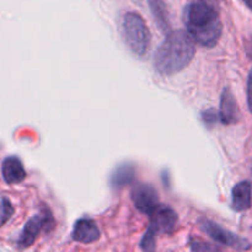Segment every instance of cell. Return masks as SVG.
Here are the masks:
<instances>
[{
	"instance_id": "ffe728a7",
	"label": "cell",
	"mask_w": 252,
	"mask_h": 252,
	"mask_svg": "<svg viewBox=\"0 0 252 252\" xmlns=\"http://www.w3.org/2000/svg\"><path fill=\"white\" fill-rule=\"evenodd\" d=\"M248 49H249V53H250L251 56H252V37H251V39H250V43H249Z\"/></svg>"
},
{
	"instance_id": "e0dca14e",
	"label": "cell",
	"mask_w": 252,
	"mask_h": 252,
	"mask_svg": "<svg viewBox=\"0 0 252 252\" xmlns=\"http://www.w3.org/2000/svg\"><path fill=\"white\" fill-rule=\"evenodd\" d=\"M202 118H203L204 123H207L208 126H213L220 120V115L216 110L211 108V110H207L202 113Z\"/></svg>"
},
{
	"instance_id": "52a82bcc",
	"label": "cell",
	"mask_w": 252,
	"mask_h": 252,
	"mask_svg": "<svg viewBox=\"0 0 252 252\" xmlns=\"http://www.w3.org/2000/svg\"><path fill=\"white\" fill-rule=\"evenodd\" d=\"M133 204L135 208L140 212L150 216L155 209L159 207V197H158V192L154 187L149 186V185H137L133 187L132 193Z\"/></svg>"
},
{
	"instance_id": "277c9868",
	"label": "cell",
	"mask_w": 252,
	"mask_h": 252,
	"mask_svg": "<svg viewBox=\"0 0 252 252\" xmlns=\"http://www.w3.org/2000/svg\"><path fill=\"white\" fill-rule=\"evenodd\" d=\"M199 226H201V229L204 233L208 234L213 240L221 244V245L229 246V248L234 249L236 251H246L250 249L251 245L246 239L240 238L236 234L221 228L219 224L214 223V221L209 220V219H201L199 220Z\"/></svg>"
},
{
	"instance_id": "5bb4252c",
	"label": "cell",
	"mask_w": 252,
	"mask_h": 252,
	"mask_svg": "<svg viewBox=\"0 0 252 252\" xmlns=\"http://www.w3.org/2000/svg\"><path fill=\"white\" fill-rule=\"evenodd\" d=\"M155 234L153 231L147 230V233L143 236L140 241V249L143 252H155L157 250V241H155Z\"/></svg>"
},
{
	"instance_id": "6da1fadb",
	"label": "cell",
	"mask_w": 252,
	"mask_h": 252,
	"mask_svg": "<svg viewBox=\"0 0 252 252\" xmlns=\"http://www.w3.org/2000/svg\"><path fill=\"white\" fill-rule=\"evenodd\" d=\"M186 32L193 42L211 48L218 43L223 31L216 0H193L185 9Z\"/></svg>"
},
{
	"instance_id": "5b68a950",
	"label": "cell",
	"mask_w": 252,
	"mask_h": 252,
	"mask_svg": "<svg viewBox=\"0 0 252 252\" xmlns=\"http://www.w3.org/2000/svg\"><path fill=\"white\" fill-rule=\"evenodd\" d=\"M54 226L53 218H52L51 213L47 212L46 214H41V216L32 217L25 225L24 230H22L21 235H20L19 241H17V246L19 249L24 250V249L30 248L33 245L36 239L38 238L39 233L43 229L44 231H51V229Z\"/></svg>"
},
{
	"instance_id": "8fae6325",
	"label": "cell",
	"mask_w": 252,
	"mask_h": 252,
	"mask_svg": "<svg viewBox=\"0 0 252 252\" xmlns=\"http://www.w3.org/2000/svg\"><path fill=\"white\" fill-rule=\"evenodd\" d=\"M1 172L5 182L9 185L19 184L26 177V171L22 166L21 160L16 157H9L2 161Z\"/></svg>"
},
{
	"instance_id": "30bf717a",
	"label": "cell",
	"mask_w": 252,
	"mask_h": 252,
	"mask_svg": "<svg viewBox=\"0 0 252 252\" xmlns=\"http://www.w3.org/2000/svg\"><path fill=\"white\" fill-rule=\"evenodd\" d=\"M252 202V186L250 181H241L231 192V204L236 212L248 211Z\"/></svg>"
},
{
	"instance_id": "3957f363",
	"label": "cell",
	"mask_w": 252,
	"mask_h": 252,
	"mask_svg": "<svg viewBox=\"0 0 252 252\" xmlns=\"http://www.w3.org/2000/svg\"><path fill=\"white\" fill-rule=\"evenodd\" d=\"M123 34L129 48L138 56H144L150 44V32L144 19L137 12H128L123 17Z\"/></svg>"
},
{
	"instance_id": "7a4b0ae2",
	"label": "cell",
	"mask_w": 252,
	"mask_h": 252,
	"mask_svg": "<svg viewBox=\"0 0 252 252\" xmlns=\"http://www.w3.org/2000/svg\"><path fill=\"white\" fill-rule=\"evenodd\" d=\"M196 52L193 39L186 31L170 32L155 53V69L164 75H172L186 68Z\"/></svg>"
},
{
	"instance_id": "ac0fdd59",
	"label": "cell",
	"mask_w": 252,
	"mask_h": 252,
	"mask_svg": "<svg viewBox=\"0 0 252 252\" xmlns=\"http://www.w3.org/2000/svg\"><path fill=\"white\" fill-rule=\"evenodd\" d=\"M248 106H249V110L252 113V70L251 73L249 74V79H248Z\"/></svg>"
},
{
	"instance_id": "d6986e66",
	"label": "cell",
	"mask_w": 252,
	"mask_h": 252,
	"mask_svg": "<svg viewBox=\"0 0 252 252\" xmlns=\"http://www.w3.org/2000/svg\"><path fill=\"white\" fill-rule=\"evenodd\" d=\"M241 1H243L244 4H245L246 6H248L249 9H250L252 11V0H241Z\"/></svg>"
},
{
	"instance_id": "7c38bea8",
	"label": "cell",
	"mask_w": 252,
	"mask_h": 252,
	"mask_svg": "<svg viewBox=\"0 0 252 252\" xmlns=\"http://www.w3.org/2000/svg\"><path fill=\"white\" fill-rule=\"evenodd\" d=\"M135 179V169L132 165H122L118 166L111 175V185L113 187H125L132 184Z\"/></svg>"
},
{
	"instance_id": "8992f818",
	"label": "cell",
	"mask_w": 252,
	"mask_h": 252,
	"mask_svg": "<svg viewBox=\"0 0 252 252\" xmlns=\"http://www.w3.org/2000/svg\"><path fill=\"white\" fill-rule=\"evenodd\" d=\"M150 223L148 230L158 234H172L176 229L177 214L167 206H160L150 214Z\"/></svg>"
},
{
	"instance_id": "4fadbf2b",
	"label": "cell",
	"mask_w": 252,
	"mask_h": 252,
	"mask_svg": "<svg viewBox=\"0 0 252 252\" xmlns=\"http://www.w3.org/2000/svg\"><path fill=\"white\" fill-rule=\"evenodd\" d=\"M148 1H149L150 10H152V14L157 21L158 26L160 27L162 32L169 34L170 22L167 19L166 6H165L164 0H148Z\"/></svg>"
},
{
	"instance_id": "9a60e30c",
	"label": "cell",
	"mask_w": 252,
	"mask_h": 252,
	"mask_svg": "<svg viewBox=\"0 0 252 252\" xmlns=\"http://www.w3.org/2000/svg\"><path fill=\"white\" fill-rule=\"evenodd\" d=\"M189 248L192 252H217V249H214L211 244L201 240L198 238L189 239Z\"/></svg>"
},
{
	"instance_id": "9c48e42d",
	"label": "cell",
	"mask_w": 252,
	"mask_h": 252,
	"mask_svg": "<svg viewBox=\"0 0 252 252\" xmlns=\"http://www.w3.org/2000/svg\"><path fill=\"white\" fill-rule=\"evenodd\" d=\"M219 115H220V121L224 125H234L239 121V108L238 103H236L235 97H234L233 93L230 91V89L225 88L223 90L220 98V111H219Z\"/></svg>"
},
{
	"instance_id": "ba28073f",
	"label": "cell",
	"mask_w": 252,
	"mask_h": 252,
	"mask_svg": "<svg viewBox=\"0 0 252 252\" xmlns=\"http://www.w3.org/2000/svg\"><path fill=\"white\" fill-rule=\"evenodd\" d=\"M71 238L81 244L95 243L100 239V229L90 218H81L75 223Z\"/></svg>"
},
{
	"instance_id": "2e32d148",
	"label": "cell",
	"mask_w": 252,
	"mask_h": 252,
	"mask_svg": "<svg viewBox=\"0 0 252 252\" xmlns=\"http://www.w3.org/2000/svg\"><path fill=\"white\" fill-rule=\"evenodd\" d=\"M14 213V208H12L11 203L9 199L2 198L0 202V225L6 223L10 219V217Z\"/></svg>"
}]
</instances>
